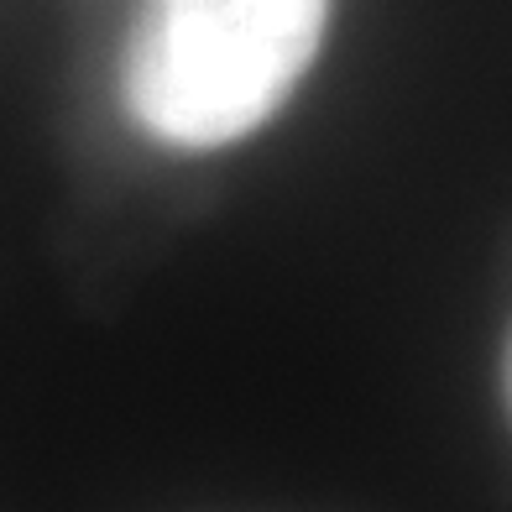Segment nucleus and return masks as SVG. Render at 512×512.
<instances>
[{
  "label": "nucleus",
  "mask_w": 512,
  "mask_h": 512,
  "mask_svg": "<svg viewBox=\"0 0 512 512\" xmlns=\"http://www.w3.org/2000/svg\"><path fill=\"white\" fill-rule=\"evenodd\" d=\"M507 403H512V345H507Z\"/></svg>",
  "instance_id": "f03ea898"
},
{
  "label": "nucleus",
  "mask_w": 512,
  "mask_h": 512,
  "mask_svg": "<svg viewBox=\"0 0 512 512\" xmlns=\"http://www.w3.org/2000/svg\"><path fill=\"white\" fill-rule=\"evenodd\" d=\"M330 0H136L121 95L152 142L209 152L262 131L309 74Z\"/></svg>",
  "instance_id": "f257e3e1"
}]
</instances>
